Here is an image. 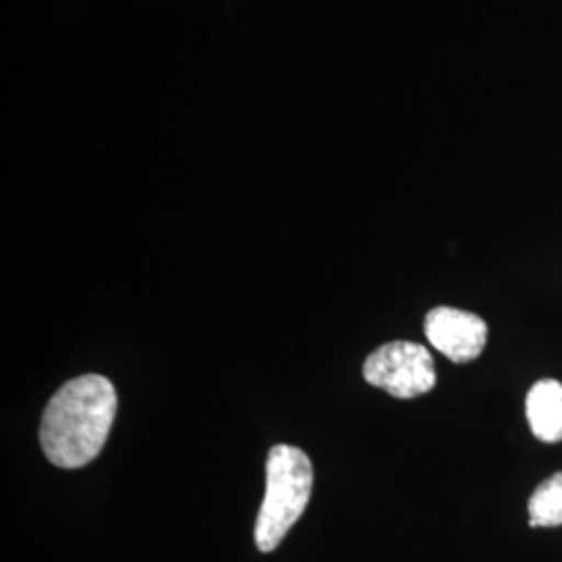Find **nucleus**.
I'll return each mask as SVG.
<instances>
[{
    "instance_id": "obj_3",
    "label": "nucleus",
    "mask_w": 562,
    "mask_h": 562,
    "mask_svg": "<svg viewBox=\"0 0 562 562\" xmlns=\"http://www.w3.org/2000/svg\"><path fill=\"white\" fill-rule=\"evenodd\" d=\"M362 375L394 398L411 401L434 390L436 364L422 344L390 341L367 357Z\"/></svg>"
},
{
    "instance_id": "obj_1",
    "label": "nucleus",
    "mask_w": 562,
    "mask_h": 562,
    "mask_svg": "<svg viewBox=\"0 0 562 562\" xmlns=\"http://www.w3.org/2000/svg\"><path fill=\"white\" fill-rule=\"evenodd\" d=\"M117 415V392L102 375L65 383L42 415L41 443L59 469H80L101 454Z\"/></svg>"
},
{
    "instance_id": "obj_6",
    "label": "nucleus",
    "mask_w": 562,
    "mask_h": 562,
    "mask_svg": "<svg viewBox=\"0 0 562 562\" xmlns=\"http://www.w3.org/2000/svg\"><path fill=\"white\" fill-rule=\"evenodd\" d=\"M562 525V471L536 487L529 498V527Z\"/></svg>"
},
{
    "instance_id": "obj_5",
    "label": "nucleus",
    "mask_w": 562,
    "mask_h": 562,
    "mask_svg": "<svg viewBox=\"0 0 562 562\" xmlns=\"http://www.w3.org/2000/svg\"><path fill=\"white\" fill-rule=\"evenodd\" d=\"M527 422L538 440L557 443L562 440V383L540 380L533 383L525 401Z\"/></svg>"
},
{
    "instance_id": "obj_4",
    "label": "nucleus",
    "mask_w": 562,
    "mask_h": 562,
    "mask_svg": "<svg viewBox=\"0 0 562 562\" xmlns=\"http://www.w3.org/2000/svg\"><path fill=\"white\" fill-rule=\"evenodd\" d=\"M429 344L452 362L475 361L487 341V325L482 317L452 306H438L425 317Z\"/></svg>"
},
{
    "instance_id": "obj_2",
    "label": "nucleus",
    "mask_w": 562,
    "mask_h": 562,
    "mask_svg": "<svg viewBox=\"0 0 562 562\" xmlns=\"http://www.w3.org/2000/svg\"><path fill=\"white\" fill-rule=\"evenodd\" d=\"M313 492L311 459L294 446H273L267 459V487L255 525L261 552H273L301 519Z\"/></svg>"
}]
</instances>
